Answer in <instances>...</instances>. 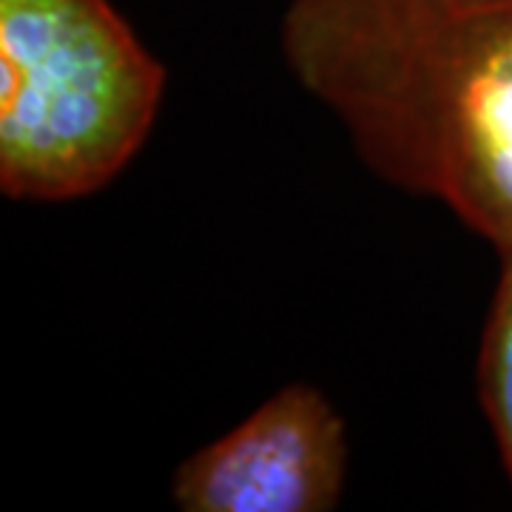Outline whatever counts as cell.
<instances>
[{
  "mask_svg": "<svg viewBox=\"0 0 512 512\" xmlns=\"http://www.w3.org/2000/svg\"><path fill=\"white\" fill-rule=\"evenodd\" d=\"M285 69L373 177L512 251V0H285Z\"/></svg>",
  "mask_w": 512,
  "mask_h": 512,
  "instance_id": "obj_1",
  "label": "cell"
},
{
  "mask_svg": "<svg viewBox=\"0 0 512 512\" xmlns=\"http://www.w3.org/2000/svg\"><path fill=\"white\" fill-rule=\"evenodd\" d=\"M168 72L111 0H0V191L72 202L140 154Z\"/></svg>",
  "mask_w": 512,
  "mask_h": 512,
  "instance_id": "obj_2",
  "label": "cell"
},
{
  "mask_svg": "<svg viewBox=\"0 0 512 512\" xmlns=\"http://www.w3.org/2000/svg\"><path fill=\"white\" fill-rule=\"evenodd\" d=\"M348 461L339 410L319 387L293 382L183 458L171 501L183 512H330L345 490Z\"/></svg>",
  "mask_w": 512,
  "mask_h": 512,
  "instance_id": "obj_3",
  "label": "cell"
},
{
  "mask_svg": "<svg viewBox=\"0 0 512 512\" xmlns=\"http://www.w3.org/2000/svg\"><path fill=\"white\" fill-rule=\"evenodd\" d=\"M478 402L512 487V251L501 254V274L481 333Z\"/></svg>",
  "mask_w": 512,
  "mask_h": 512,
  "instance_id": "obj_4",
  "label": "cell"
}]
</instances>
